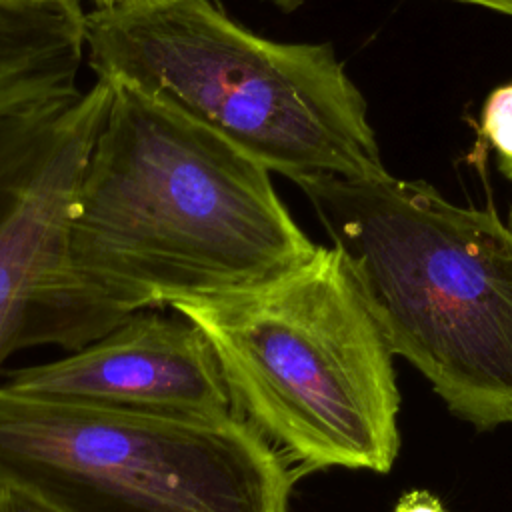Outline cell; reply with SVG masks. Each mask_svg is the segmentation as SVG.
<instances>
[{"mask_svg":"<svg viewBox=\"0 0 512 512\" xmlns=\"http://www.w3.org/2000/svg\"><path fill=\"white\" fill-rule=\"evenodd\" d=\"M110 86L18 348L74 352L138 312L268 282L318 250L270 170L148 96Z\"/></svg>","mask_w":512,"mask_h":512,"instance_id":"6da1fadb","label":"cell"},{"mask_svg":"<svg viewBox=\"0 0 512 512\" xmlns=\"http://www.w3.org/2000/svg\"><path fill=\"white\" fill-rule=\"evenodd\" d=\"M392 350L476 428L512 424V208L458 206L422 180L294 182Z\"/></svg>","mask_w":512,"mask_h":512,"instance_id":"7a4b0ae2","label":"cell"},{"mask_svg":"<svg viewBox=\"0 0 512 512\" xmlns=\"http://www.w3.org/2000/svg\"><path fill=\"white\" fill-rule=\"evenodd\" d=\"M86 64L210 130L292 182L384 178L368 104L332 44L276 42L212 0H132L86 12Z\"/></svg>","mask_w":512,"mask_h":512,"instance_id":"3957f363","label":"cell"},{"mask_svg":"<svg viewBox=\"0 0 512 512\" xmlns=\"http://www.w3.org/2000/svg\"><path fill=\"white\" fill-rule=\"evenodd\" d=\"M170 308L204 334L236 412L270 444L306 468H392L394 354L338 248L318 246L278 278Z\"/></svg>","mask_w":512,"mask_h":512,"instance_id":"277c9868","label":"cell"},{"mask_svg":"<svg viewBox=\"0 0 512 512\" xmlns=\"http://www.w3.org/2000/svg\"><path fill=\"white\" fill-rule=\"evenodd\" d=\"M0 482L60 512H288L292 474L240 414L92 408L0 386Z\"/></svg>","mask_w":512,"mask_h":512,"instance_id":"5b68a950","label":"cell"},{"mask_svg":"<svg viewBox=\"0 0 512 512\" xmlns=\"http://www.w3.org/2000/svg\"><path fill=\"white\" fill-rule=\"evenodd\" d=\"M0 386L92 408L198 418L238 414L204 334L178 314L148 310L64 358L10 372Z\"/></svg>","mask_w":512,"mask_h":512,"instance_id":"8992f818","label":"cell"},{"mask_svg":"<svg viewBox=\"0 0 512 512\" xmlns=\"http://www.w3.org/2000/svg\"><path fill=\"white\" fill-rule=\"evenodd\" d=\"M110 98L112 86L102 80L80 94L52 156L14 212L12 198L0 182V364L20 350L30 300L58 254Z\"/></svg>","mask_w":512,"mask_h":512,"instance_id":"52a82bcc","label":"cell"},{"mask_svg":"<svg viewBox=\"0 0 512 512\" xmlns=\"http://www.w3.org/2000/svg\"><path fill=\"white\" fill-rule=\"evenodd\" d=\"M84 32L82 0H0V112L82 94Z\"/></svg>","mask_w":512,"mask_h":512,"instance_id":"ba28073f","label":"cell"},{"mask_svg":"<svg viewBox=\"0 0 512 512\" xmlns=\"http://www.w3.org/2000/svg\"><path fill=\"white\" fill-rule=\"evenodd\" d=\"M482 136L498 150L500 158L512 160V82L490 92L482 108Z\"/></svg>","mask_w":512,"mask_h":512,"instance_id":"9c48e42d","label":"cell"},{"mask_svg":"<svg viewBox=\"0 0 512 512\" xmlns=\"http://www.w3.org/2000/svg\"><path fill=\"white\" fill-rule=\"evenodd\" d=\"M0 512H60L34 494L0 482Z\"/></svg>","mask_w":512,"mask_h":512,"instance_id":"30bf717a","label":"cell"},{"mask_svg":"<svg viewBox=\"0 0 512 512\" xmlns=\"http://www.w3.org/2000/svg\"><path fill=\"white\" fill-rule=\"evenodd\" d=\"M392 512H448L442 502L426 490L406 492L394 506Z\"/></svg>","mask_w":512,"mask_h":512,"instance_id":"8fae6325","label":"cell"},{"mask_svg":"<svg viewBox=\"0 0 512 512\" xmlns=\"http://www.w3.org/2000/svg\"><path fill=\"white\" fill-rule=\"evenodd\" d=\"M456 2H464V4H474L480 8H488L500 14H506L512 18V0H456Z\"/></svg>","mask_w":512,"mask_h":512,"instance_id":"7c38bea8","label":"cell"},{"mask_svg":"<svg viewBox=\"0 0 512 512\" xmlns=\"http://www.w3.org/2000/svg\"><path fill=\"white\" fill-rule=\"evenodd\" d=\"M268 2H272L274 6H278V8L286 10V12H290V10H296L304 0H268Z\"/></svg>","mask_w":512,"mask_h":512,"instance_id":"4fadbf2b","label":"cell"},{"mask_svg":"<svg viewBox=\"0 0 512 512\" xmlns=\"http://www.w3.org/2000/svg\"><path fill=\"white\" fill-rule=\"evenodd\" d=\"M96 8H114V6H120V4H128L132 0H92Z\"/></svg>","mask_w":512,"mask_h":512,"instance_id":"5bb4252c","label":"cell"},{"mask_svg":"<svg viewBox=\"0 0 512 512\" xmlns=\"http://www.w3.org/2000/svg\"><path fill=\"white\" fill-rule=\"evenodd\" d=\"M498 168L512 180V160H506V158H500L498 160Z\"/></svg>","mask_w":512,"mask_h":512,"instance_id":"9a60e30c","label":"cell"}]
</instances>
